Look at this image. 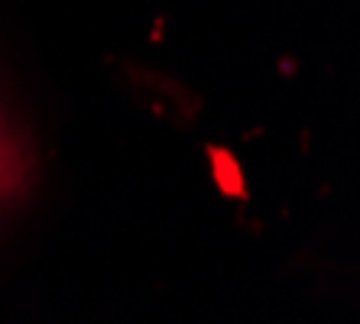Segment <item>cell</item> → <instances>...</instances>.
I'll use <instances>...</instances> for the list:
<instances>
[{
	"label": "cell",
	"instance_id": "1",
	"mask_svg": "<svg viewBox=\"0 0 360 324\" xmlns=\"http://www.w3.org/2000/svg\"><path fill=\"white\" fill-rule=\"evenodd\" d=\"M33 179V156L23 134L10 124V117L0 108V217L7 214L17 201L26 198Z\"/></svg>",
	"mask_w": 360,
	"mask_h": 324
}]
</instances>
